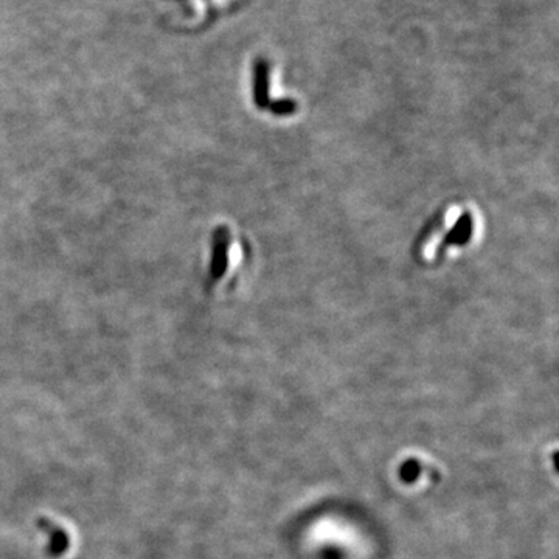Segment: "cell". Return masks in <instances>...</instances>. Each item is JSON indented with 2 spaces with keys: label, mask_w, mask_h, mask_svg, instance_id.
<instances>
[{
  "label": "cell",
  "mask_w": 559,
  "mask_h": 559,
  "mask_svg": "<svg viewBox=\"0 0 559 559\" xmlns=\"http://www.w3.org/2000/svg\"><path fill=\"white\" fill-rule=\"evenodd\" d=\"M472 233V219L471 215L465 213L461 218L455 222V226L452 227L446 238H444V244H455V245H463L470 241Z\"/></svg>",
  "instance_id": "cell-4"
},
{
  "label": "cell",
  "mask_w": 559,
  "mask_h": 559,
  "mask_svg": "<svg viewBox=\"0 0 559 559\" xmlns=\"http://www.w3.org/2000/svg\"><path fill=\"white\" fill-rule=\"evenodd\" d=\"M297 103L292 100H276L270 105V111L275 116H291V113L296 112Z\"/></svg>",
  "instance_id": "cell-5"
},
{
  "label": "cell",
  "mask_w": 559,
  "mask_h": 559,
  "mask_svg": "<svg viewBox=\"0 0 559 559\" xmlns=\"http://www.w3.org/2000/svg\"><path fill=\"white\" fill-rule=\"evenodd\" d=\"M39 527L44 528V530L49 533L50 544H49V555L52 558H58L64 555L69 549V536L65 530H63L61 527H56L52 520L41 519Z\"/></svg>",
  "instance_id": "cell-3"
},
{
  "label": "cell",
  "mask_w": 559,
  "mask_h": 559,
  "mask_svg": "<svg viewBox=\"0 0 559 559\" xmlns=\"http://www.w3.org/2000/svg\"><path fill=\"white\" fill-rule=\"evenodd\" d=\"M254 98L255 105L261 109L269 106V64L266 59H258L255 64Z\"/></svg>",
  "instance_id": "cell-2"
},
{
  "label": "cell",
  "mask_w": 559,
  "mask_h": 559,
  "mask_svg": "<svg viewBox=\"0 0 559 559\" xmlns=\"http://www.w3.org/2000/svg\"><path fill=\"white\" fill-rule=\"evenodd\" d=\"M228 245H230V235L227 228L219 227L213 237V255L212 264H210V278L219 280L228 266Z\"/></svg>",
  "instance_id": "cell-1"
}]
</instances>
